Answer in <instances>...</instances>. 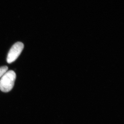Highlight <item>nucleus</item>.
<instances>
[{
	"label": "nucleus",
	"mask_w": 124,
	"mask_h": 124,
	"mask_svg": "<svg viewBox=\"0 0 124 124\" xmlns=\"http://www.w3.org/2000/svg\"><path fill=\"white\" fill-rule=\"evenodd\" d=\"M16 74L13 70L7 71L0 80V90L4 93L11 91L14 87Z\"/></svg>",
	"instance_id": "obj_1"
},
{
	"label": "nucleus",
	"mask_w": 124,
	"mask_h": 124,
	"mask_svg": "<svg viewBox=\"0 0 124 124\" xmlns=\"http://www.w3.org/2000/svg\"><path fill=\"white\" fill-rule=\"evenodd\" d=\"M24 47L23 43L22 42H17L15 43L11 47L7 55V63H11L15 62L22 52Z\"/></svg>",
	"instance_id": "obj_2"
},
{
	"label": "nucleus",
	"mask_w": 124,
	"mask_h": 124,
	"mask_svg": "<svg viewBox=\"0 0 124 124\" xmlns=\"http://www.w3.org/2000/svg\"><path fill=\"white\" fill-rule=\"evenodd\" d=\"M8 68L7 66H3L0 67V78L7 71Z\"/></svg>",
	"instance_id": "obj_3"
}]
</instances>
